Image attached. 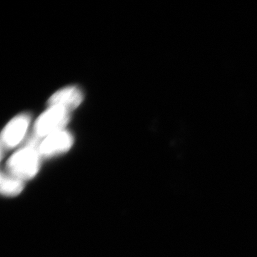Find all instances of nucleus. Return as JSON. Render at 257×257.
Masks as SVG:
<instances>
[{"label":"nucleus","mask_w":257,"mask_h":257,"mask_svg":"<svg viewBox=\"0 0 257 257\" xmlns=\"http://www.w3.org/2000/svg\"><path fill=\"white\" fill-rule=\"evenodd\" d=\"M83 94L77 87H67L57 91L49 99V105L60 106L70 111L80 105Z\"/></svg>","instance_id":"5"},{"label":"nucleus","mask_w":257,"mask_h":257,"mask_svg":"<svg viewBox=\"0 0 257 257\" xmlns=\"http://www.w3.org/2000/svg\"><path fill=\"white\" fill-rule=\"evenodd\" d=\"M69 113L65 108L60 106H50L37 119L35 124V138H45L49 135L64 130L69 122Z\"/></svg>","instance_id":"2"},{"label":"nucleus","mask_w":257,"mask_h":257,"mask_svg":"<svg viewBox=\"0 0 257 257\" xmlns=\"http://www.w3.org/2000/svg\"><path fill=\"white\" fill-rule=\"evenodd\" d=\"M28 114L18 115L11 120L2 133V145L7 150L14 148L23 141L30 123Z\"/></svg>","instance_id":"4"},{"label":"nucleus","mask_w":257,"mask_h":257,"mask_svg":"<svg viewBox=\"0 0 257 257\" xmlns=\"http://www.w3.org/2000/svg\"><path fill=\"white\" fill-rule=\"evenodd\" d=\"M73 143L72 135L64 130L44 138L37 149L42 157L48 158L68 151Z\"/></svg>","instance_id":"3"},{"label":"nucleus","mask_w":257,"mask_h":257,"mask_svg":"<svg viewBox=\"0 0 257 257\" xmlns=\"http://www.w3.org/2000/svg\"><path fill=\"white\" fill-rule=\"evenodd\" d=\"M24 182L16 177L2 174L1 177V192L2 194L8 197L17 196L23 192Z\"/></svg>","instance_id":"6"},{"label":"nucleus","mask_w":257,"mask_h":257,"mask_svg":"<svg viewBox=\"0 0 257 257\" xmlns=\"http://www.w3.org/2000/svg\"><path fill=\"white\" fill-rule=\"evenodd\" d=\"M39 143L38 139L34 138L26 147L15 152L7 162V174L24 182L35 177L40 170L42 158L37 149Z\"/></svg>","instance_id":"1"}]
</instances>
